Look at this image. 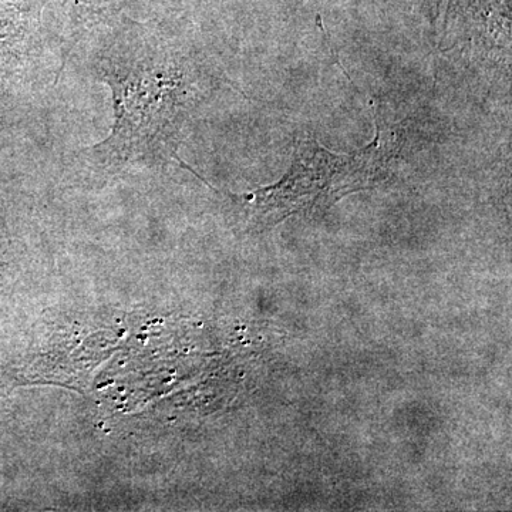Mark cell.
<instances>
[{"mask_svg":"<svg viewBox=\"0 0 512 512\" xmlns=\"http://www.w3.org/2000/svg\"><path fill=\"white\" fill-rule=\"evenodd\" d=\"M96 70L114 103L109 137L92 150L97 163H175L190 171L178 148L192 111L207 93L197 64L178 46L136 39L101 47Z\"/></svg>","mask_w":512,"mask_h":512,"instance_id":"obj_1","label":"cell"},{"mask_svg":"<svg viewBox=\"0 0 512 512\" xmlns=\"http://www.w3.org/2000/svg\"><path fill=\"white\" fill-rule=\"evenodd\" d=\"M394 151L396 138L380 124L375 140L349 156L330 153L315 138L303 137L296 143L291 167L282 180L229 197L242 205L252 228H268L295 212L333 204L343 195L370 187L382 177Z\"/></svg>","mask_w":512,"mask_h":512,"instance_id":"obj_2","label":"cell"},{"mask_svg":"<svg viewBox=\"0 0 512 512\" xmlns=\"http://www.w3.org/2000/svg\"><path fill=\"white\" fill-rule=\"evenodd\" d=\"M80 2L87 3V5H99V3L107 2V0H80Z\"/></svg>","mask_w":512,"mask_h":512,"instance_id":"obj_3","label":"cell"}]
</instances>
